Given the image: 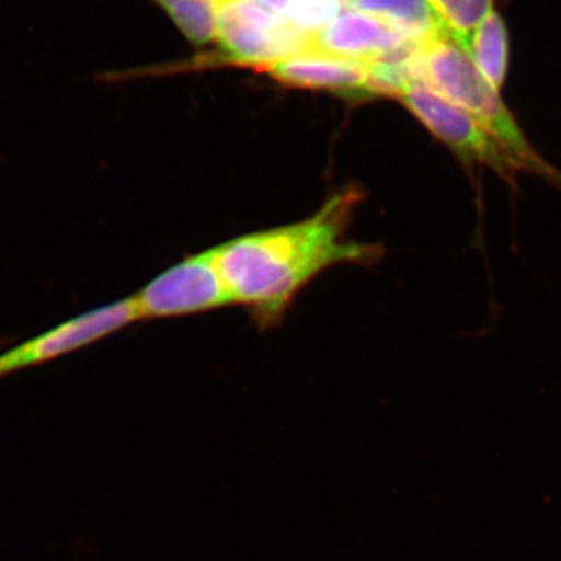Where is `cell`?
<instances>
[{
  "mask_svg": "<svg viewBox=\"0 0 561 561\" xmlns=\"http://www.w3.org/2000/svg\"><path fill=\"white\" fill-rule=\"evenodd\" d=\"M359 201L356 190L337 192L309 219L216 247L217 265L234 302L249 306L261 323H273L321 272L343 262L375 261L381 249L345 239Z\"/></svg>",
  "mask_w": 561,
  "mask_h": 561,
  "instance_id": "obj_1",
  "label": "cell"
},
{
  "mask_svg": "<svg viewBox=\"0 0 561 561\" xmlns=\"http://www.w3.org/2000/svg\"><path fill=\"white\" fill-rule=\"evenodd\" d=\"M415 72L424 87L474 117L516 171L534 173L561 191L560 169L534 149L501 92L490 87L456 41L445 36L421 47Z\"/></svg>",
  "mask_w": 561,
  "mask_h": 561,
  "instance_id": "obj_2",
  "label": "cell"
},
{
  "mask_svg": "<svg viewBox=\"0 0 561 561\" xmlns=\"http://www.w3.org/2000/svg\"><path fill=\"white\" fill-rule=\"evenodd\" d=\"M216 43L224 61L268 69L309 51L311 36L253 0H221Z\"/></svg>",
  "mask_w": 561,
  "mask_h": 561,
  "instance_id": "obj_3",
  "label": "cell"
},
{
  "mask_svg": "<svg viewBox=\"0 0 561 561\" xmlns=\"http://www.w3.org/2000/svg\"><path fill=\"white\" fill-rule=\"evenodd\" d=\"M398 99L463 164L489 168L515 186L518 172L515 165L467 111L445 101L421 81L409 84Z\"/></svg>",
  "mask_w": 561,
  "mask_h": 561,
  "instance_id": "obj_4",
  "label": "cell"
},
{
  "mask_svg": "<svg viewBox=\"0 0 561 561\" xmlns=\"http://www.w3.org/2000/svg\"><path fill=\"white\" fill-rule=\"evenodd\" d=\"M140 320L213 311L234 302L214 249L173 265L136 295Z\"/></svg>",
  "mask_w": 561,
  "mask_h": 561,
  "instance_id": "obj_5",
  "label": "cell"
},
{
  "mask_svg": "<svg viewBox=\"0 0 561 561\" xmlns=\"http://www.w3.org/2000/svg\"><path fill=\"white\" fill-rule=\"evenodd\" d=\"M136 320H140V316L133 297L81 313L0 354V376L66 356Z\"/></svg>",
  "mask_w": 561,
  "mask_h": 561,
  "instance_id": "obj_6",
  "label": "cell"
},
{
  "mask_svg": "<svg viewBox=\"0 0 561 561\" xmlns=\"http://www.w3.org/2000/svg\"><path fill=\"white\" fill-rule=\"evenodd\" d=\"M421 47L386 22L345 5L334 20L312 35L309 51L376 65L415 54Z\"/></svg>",
  "mask_w": 561,
  "mask_h": 561,
  "instance_id": "obj_7",
  "label": "cell"
},
{
  "mask_svg": "<svg viewBox=\"0 0 561 561\" xmlns=\"http://www.w3.org/2000/svg\"><path fill=\"white\" fill-rule=\"evenodd\" d=\"M284 87L328 91L350 98L371 94V68L319 51H302L265 69Z\"/></svg>",
  "mask_w": 561,
  "mask_h": 561,
  "instance_id": "obj_8",
  "label": "cell"
},
{
  "mask_svg": "<svg viewBox=\"0 0 561 561\" xmlns=\"http://www.w3.org/2000/svg\"><path fill=\"white\" fill-rule=\"evenodd\" d=\"M345 5L386 22L419 46L448 36L431 0H345Z\"/></svg>",
  "mask_w": 561,
  "mask_h": 561,
  "instance_id": "obj_9",
  "label": "cell"
},
{
  "mask_svg": "<svg viewBox=\"0 0 561 561\" xmlns=\"http://www.w3.org/2000/svg\"><path fill=\"white\" fill-rule=\"evenodd\" d=\"M463 50L490 87L501 92L511 66V33L500 11H491L476 27Z\"/></svg>",
  "mask_w": 561,
  "mask_h": 561,
  "instance_id": "obj_10",
  "label": "cell"
},
{
  "mask_svg": "<svg viewBox=\"0 0 561 561\" xmlns=\"http://www.w3.org/2000/svg\"><path fill=\"white\" fill-rule=\"evenodd\" d=\"M194 46L216 43L221 0H153Z\"/></svg>",
  "mask_w": 561,
  "mask_h": 561,
  "instance_id": "obj_11",
  "label": "cell"
},
{
  "mask_svg": "<svg viewBox=\"0 0 561 561\" xmlns=\"http://www.w3.org/2000/svg\"><path fill=\"white\" fill-rule=\"evenodd\" d=\"M295 28L316 35L328 22L334 20L343 9L345 0H253Z\"/></svg>",
  "mask_w": 561,
  "mask_h": 561,
  "instance_id": "obj_12",
  "label": "cell"
},
{
  "mask_svg": "<svg viewBox=\"0 0 561 561\" xmlns=\"http://www.w3.org/2000/svg\"><path fill=\"white\" fill-rule=\"evenodd\" d=\"M448 38L465 49L471 33L494 10V0H431Z\"/></svg>",
  "mask_w": 561,
  "mask_h": 561,
  "instance_id": "obj_13",
  "label": "cell"
}]
</instances>
